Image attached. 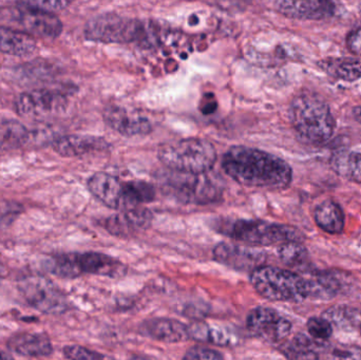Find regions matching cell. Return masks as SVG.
<instances>
[{
    "instance_id": "6da1fadb",
    "label": "cell",
    "mask_w": 361,
    "mask_h": 360,
    "mask_svg": "<svg viewBox=\"0 0 361 360\" xmlns=\"http://www.w3.org/2000/svg\"><path fill=\"white\" fill-rule=\"evenodd\" d=\"M223 170L237 183L267 190H286L292 183L288 163L269 152L246 146H233L225 152Z\"/></svg>"
},
{
    "instance_id": "7a4b0ae2",
    "label": "cell",
    "mask_w": 361,
    "mask_h": 360,
    "mask_svg": "<svg viewBox=\"0 0 361 360\" xmlns=\"http://www.w3.org/2000/svg\"><path fill=\"white\" fill-rule=\"evenodd\" d=\"M85 38L102 44H130L149 48L159 42L156 25L116 14H103L87 23Z\"/></svg>"
},
{
    "instance_id": "3957f363",
    "label": "cell",
    "mask_w": 361,
    "mask_h": 360,
    "mask_svg": "<svg viewBox=\"0 0 361 360\" xmlns=\"http://www.w3.org/2000/svg\"><path fill=\"white\" fill-rule=\"evenodd\" d=\"M290 120L305 143L320 145L334 135L335 120L330 106L313 93L297 95L290 105Z\"/></svg>"
},
{
    "instance_id": "277c9868",
    "label": "cell",
    "mask_w": 361,
    "mask_h": 360,
    "mask_svg": "<svg viewBox=\"0 0 361 360\" xmlns=\"http://www.w3.org/2000/svg\"><path fill=\"white\" fill-rule=\"evenodd\" d=\"M250 283L259 295L271 302H301L311 296L309 279L275 266L255 268Z\"/></svg>"
},
{
    "instance_id": "5b68a950",
    "label": "cell",
    "mask_w": 361,
    "mask_h": 360,
    "mask_svg": "<svg viewBox=\"0 0 361 360\" xmlns=\"http://www.w3.org/2000/svg\"><path fill=\"white\" fill-rule=\"evenodd\" d=\"M158 156L171 170L206 173L216 164V150L207 139L189 137L161 146Z\"/></svg>"
},
{
    "instance_id": "8992f818",
    "label": "cell",
    "mask_w": 361,
    "mask_h": 360,
    "mask_svg": "<svg viewBox=\"0 0 361 360\" xmlns=\"http://www.w3.org/2000/svg\"><path fill=\"white\" fill-rule=\"evenodd\" d=\"M207 173H180L169 169L161 178V186L167 196L183 204H212L222 199L223 188Z\"/></svg>"
},
{
    "instance_id": "52a82bcc",
    "label": "cell",
    "mask_w": 361,
    "mask_h": 360,
    "mask_svg": "<svg viewBox=\"0 0 361 360\" xmlns=\"http://www.w3.org/2000/svg\"><path fill=\"white\" fill-rule=\"evenodd\" d=\"M225 232L233 240L254 247L303 240L302 234L296 228L262 220H237Z\"/></svg>"
},
{
    "instance_id": "ba28073f",
    "label": "cell",
    "mask_w": 361,
    "mask_h": 360,
    "mask_svg": "<svg viewBox=\"0 0 361 360\" xmlns=\"http://www.w3.org/2000/svg\"><path fill=\"white\" fill-rule=\"evenodd\" d=\"M17 287L25 302L44 314L61 315L69 308L63 292L47 277L25 276L18 281Z\"/></svg>"
},
{
    "instance_id": "9c48e42d",
    "label": "cell",
    "mask_w": 361,
    "mask_h": 360,
    "mask_svg": "<svg viewBox=\"0 0 361 360\" xmlns=\"http://www.w3.org/2000/svg\"><path fill=\"white\" fill-rule=\"evenodd\" d=\"M88 190L106 206L116 211L141 206L137 201L135 180L123 181L107 173H97L88 180Z\"/></svg>"
},
{
    "instance_id": "30bf717a",
    "label": "cell",
    "mask_w": 361,
    "mask_h": 360,
    "mask_svg": "<svg viewBox=\"0 0 361 360\" xmlns=\"http://www.w3.org/2000/svg\"><path fill=\"white\" fill-rule=\"evenodd\" d=\"M70 92L63 89L42 88L27 91L17 97L15 109L19 116L40 120L63 111Z\"/></svg>"
},
{
    "instance_id": "8fae6325",
    "label": "cell",
    "mask_w": 361,
    "mask_h": 360,
    "mask_svg": "<svg viewBox=\"0 0 361 360\" xmlns=\"http://www.w3.org/2000/svg\"><path fill=\"white\" fill-rule=\"evenodd\" d=\"M246 327L255 337L271 344L283 342L292 332L290 321L267 306H258L250 311Z\"/></svg>"
},
{
    "instance_id": "7c38bea8",
    "label": "cell",
    "mask_w": 361,
    "mask_h": 360,
    "mask_svg": "<svg viewBox=\"0 0 361 360\" xmlns=\"http://www.w3.org/2000/svg\"><path fill=\"white\" fill-rule=\"evenodd\" d=\"M12 19L30 35L49 39L59 37L63 30V23L54 13L27 8L20 4L13 8Z\"/></svg>"
},
{
    "instance_id": "4fadbf2b",
    "label": "cell",
    "mask_w": 361,
    "mask_h": 360,
    "mask_svg": "<svg viewBox=\"0 0 361 360\" xmlns=\"http://www.w3.org/2000/svg\"><path fill=\"white\" fill-rule=\"evenodd\" d=\"M154 215L152 211L145 207L137 206L110 216L105 220L104 226L112 236L129 239L149 230Z\"/></svg>"
},
{
    "instance_id": "5bb4252c",
    "label": "cell",
    "mask_w": 361,
    "mask_h": 360,
    "mask_svg": "<svg viewBox=\"0 0 361 360\" xmlns=\"http://www.w3.org/2000/svg\"><path fill=\"white\" fill-rule=\"evenodd\" d=\"M214 259L223 266H228L233 270L250 273L255 268L263 266L265 255L262 252L256 251L254 247L233 244V243L222 242L214 247Z\"/></svg>"
},
{
    "instance_id": "9a60e30c",
    "label": "cell",
    "mask_w": 361,
    "mask_h": 360,
    "mask_svg": "<svg viewBox=\"0 0 361 360\" xmlns=\"http://www.w3.org/2000/svg\"><path fill=\"white\" fill-rule=\"evenodd\" d=\"M277 11L288 18L322 20L334 16L336 4L333 0H279Z\"/></svg>"
},
{
    "instance_id": "2e32d148",
    "label": "cell",
    "mask_w": 361,
    "mask_h": 360,
    "mask_svg": "<svg viewBox=\"0 0 361 360\" xmlns=\"http://www.w3.org/2000/svg\"><path fill=\"white\" fill-rule=\"evenodd\" d=\"M104 120L116 132L124 137H139L152 133V125L147 118L131 113L121 106H108L104 110Z\"/></svg>"
},
{
    "instance_id": "e0dca14e",
    "label": "cell",
    "mask_w": 361,
    "mask_h": 360,
    "mask_svg": "<svg viewBox=\"0 0 361 360\" xmlns=\"http://www.w3.org/2000/svg\"><path fill=\"white\" fill-rule=\"evenodd\" d=\"M75 261L80 276L90 274L109 278H120L125 276L127 273L126 266L120 260L97 252L75 253Z\"/></svg>"
},
{
    "instance_id": "ac0fdd59",
    "label": "cell",
    "mask_w": 361,
    "mask_h": 360,
    "mask_svg": "<svg viewBox=\"0 0 361 360\" xmlns=\"http://www.w3.org/2000/svg\"><path fill=\"white\" fill-rule=\"evenodd\" d=\"M52 146L55 152L65 158H78L92 152L104 151L109 148V144L103 137L80 135L57 137Z\"/></svg>"
},
{
    "instance_id": "d6986e66",
    "label": "cell",
    "mask_w": 361,
    "mask_h": 360,
    "mask_svg": "<svg viewBox=\"0 0 361 360\" xmlns=\"http://www.w3.org/2000/svg\"><path fill=\"white\" fill-rule=\"evenodd\" d=\"M140 331L144 336L165 344H177L190 340L187 325L175 319H149L142 323Z\"/></svg>"
},
{
    "instance_id": "ffe728a7",
    "label": "cell",
    "mask_w": 361,
    "mask_h": 360,
    "mask_svg": "<svg viewBox=\"0 0 361 360\" xmlns=\"http://www.w3.org/2000/svg\"><path fill=\"white\" fill-rule=\"evenodd\" d=\"M8 348L25 357H46L53 352L52 342L46 334L30 332L15 334L8 340Z\"/></svg>"
},
{
    "instance_id": "44dd1931",
    "label": "cell",
    "mask_w": 361,
    "mask_h": 360,
    "mask_svg": "<svg viewBox=\"0 0 361 360\" xmlns=\"http://www.w3.org/2000/svg\"><path fill=\"white\" fill-rule=\"evenodd\" d=\"M188 328L189 338L197 342H208L220 347L235 346L239 342L237 333L227 327L219 325H210L204 321H195Z\"/></svg>"
},
{
    "instance_id": "7402d4cb",
    "label": "cell",
    "mask_w": 361,
    "mask_h": 360,
    "mask_svg": "<svg viewBox=\"0 0 361 360\" xmlns=\"http://www.w3.org/2000/svg\"><path fill=\"white\" fill-rule=\"evenodd\" d=\"M37 49L34 36L20 30L0 27V52L12 56L25 57Z\"/></svg>"
},
{
    "instance_id": "603a6c76",
    "label": "cell",
    "mask_w": 361,
    "mask_h": 360,
    "mask_svg": "<svg viewBox=\"0 0 361 360\" xmlns=\"http://www.w3.org/2000/svg\"><path fill=\"white\" fill-rule=\"evenodd\" d=\"M322 71L337 80L353 82L361 78V57H329L318 63Z\"/></svg>"
},
{
    "instance_id": "cb8c5ba5",
    "label": "cell",
    "mask_w": 361,
    "mask_h": 360,
    "mask_svg": "<svg viewBox=\"0 0 361 360\" xmlns=\"http://www.w3.org/2000/svg\"><path fill=\"white\" fill-rule=\"evenodd\" d=\"M331 166L343 179L361 184V148H345L335 152Z\"/></svg>"
},
{
    "instance_id": "d4e9b609",
    "label": "cell",
    "mask_w": 361,
    "mask_h": 360,
    "mask_svg": "<svg viewBox=\"0 0 361 360\" xmlns=\"http://www.w3.org/2000/svg\"><path fill=\"white\" fill-rule=\"evenodd\" d=\"M314 220L318 228L330 235H339L345 228V213L338 203L326 200L316 206Z\"/></svg>"
},
{
    "instance_id": "484cf974",
    "label": "cell",
    "mask_w": 361,
    "mask_h": 360,
    "mask_svg": "<svg viewBox=\"0 0 361 360\" xmlns=\"http://www.w3.org/2000/svg\"><path fill=\"white\" fill-rule=\"evenodd\" d=\"M30 139V131L14 120H0V152L23 147Z\"/></svg>"
},
{
    "instance_id": "4316f807",
    "label": "cell",
    "mask_w": 361,
    "mask_h": 360,
    "mask_svg": "<svg viewBox=\"0 0 361 360\" xmlns=\"http://www.w3.org/2000/svg\"><path fill=\"white\" fill-rule=\"evenodd\" d=\"M310 290L313 299H331L338 295L343 289V283L336 275L329 272L319 273L313 279H309Z\"/></svg>"
},
{
    "instance_id": "83f0119b",
    "label": "cell",
    "mask_w": 361,
    "mask_h": 360,
    "mask_svg": "<svg viewBox=\"0 0 361 360\" xmlns=\"http://www.w3.org/2000/svg\"><path fill=\"white\" fill-rule=\"evenodd\" d=\"M44 268L50 274L61 278H78L80 277L75 261V253L56 254L47 258L44 262Z\"/></svg>"
},
{
    "instance_id": "f1b7e54d",
    "label": "cell",
    "mask_w": 361,
    "mask_h": 360,
    "mask_svg": "<svg viewBox=\"0 0 361 360\" xmlns=\"http://www.w3.org/2000/svg\"><path fill=\"white\" fill-rule=\"evenodd\" d=\"M322 316L328 319L332 325H336L339 329L350 331L356 329L361 323V313L356 309L348 306H334L329 309Z\"/></svg>"
},
{
    "instance_id": "f546056e",
    "label": "cell",
    "mask_w": 361,
    "mask_h": 360,
    "mask_svg": "<svg viewBox=\"0 0 361 360\" xmlns=\"http://www.w3.org/2000/svg\"><path fill=\"white\" fill-rule=\"evenodd\" d=\"M278 256L286 266L290 268H301L309 258V253L302 242L288 241L278 247Z\"/></svg>"
},
{
    "instance_id": "4dcf8cb0",
    "label": "cell",
    "mask_w": 361,
    "mask_h": 360,
    "mask_svg": "<svg viewBox=\"0 0 361 360\" xmlns=\"http://www.w3.org/2000/svg\"><path fill=\"white\" fill-rule=\"evenodd\" d=\"M314 344L315 342H311L307 336L298 334L290 344L283 347L282 353L290 359H317Z\"/></svg>"
},
{
    "instance_id": "1f68e13d",
    "label": "cell",
    "mask_w": 361,
    "mask_h": 360,
    "mask_svg": "<svg viewBox=\"0 0 361 360\" xmlns=\"http://www.w3.org/2000/svg\"><path fill=\"white\" fill-rule=\"evenodd\" d=\"M310 335L318 342L328 340L333 334V325L328 319L322 317H312L307 323Z\"/></svg>"
},
{
    "instance_id": "d6a6232c",
    "label": "cell",
    "mask_w": 361,
    "mask_h": 360,
    "mask_svg": "<svg viewBox=\"0 0 361 360\" xmlns=\"http://www.w3.org/2000/svg\"><path fill=\"white\" fill-rule=\"evenodd\" d=\"M72 2L73 0H20L19 4L44 12L55 13L65 10Z\"/></svg>"
},
{
    "instance_id": "836d02e7",
    "label": "cell",
    "mask_w": 361,
    "mask_h": 360,
    "mask_svg": "<svg viewBox=\"0 0 361 360\" xmlns=\"http://www.w3.org/2000/svg\"><path fill=\"white\" fill-rule=\"evenodd\" d=\"M63 355L66 359L73 360H97L106 359L105 355L99 354L94 351L89 350L85 347L78 346V345H72L63 348Z\"/></svg>"
},
{
    "instance_id": "e575fe53",
    "label": "cell",
    "mask_w": 361,
    "mask_h": 360,
    "mask_svg": "<svg viewBox=\"0 0 361 360\" xmlns=\"http://www.w3.org/2000/svg\"><path fill=\"white\" fill-rule=\"evenodd\" d=\"M23 207L15 202H0V228L10 225L17 216L21 213Z\"/></svg>"
},
{
    "instance_id": "d590c367",
    "label": "cell",
    "mask_w": 361,
    "mask_h": 360,
    "mask_svg": "<svg viewBox=\"0 0 361 360\" xmlns=\"http://www.w3.org/2000/svg\"><path fill=\"white\" fill-rule=\"evenodd\" d=\"M183 359L188 360H218L224 359V356H223L220 352H218V351L212 350V349L205 348V347L197 346L189 349Z\"/></svg>"
},
{
    "instance_id": "8d00e7d4",
    "label": "cell",
    "mask_w": 361,
    "mask_h": 360,
    "mask_svg": "<svg viewBox=\"0 0 361 360\" xmlns=\"http://www.w3.org/2000/svg\"><path fill=\"white\" fill-rule=\"evenodd\" d=\"M210 2L221 10L239 12V11L245 10L252 0H210Z\"/></svg>"
},
{
    "instance_id": "74e56055",
    "label": "cell",
    "mask_w": 361,
    "mask_h": 360,
    "mask_svg": "<svg viewBox=\"0 0 361 360\" xmlns=\"http://www.w3.org/2000/svg\"><path fill=\"white\" fill-rule=\"evenodd\" d=\"M347 46L353 54L361 57V25L350 32L347 37Z\"/></svg>"
},
{
    "instance_id": "f35d334b",
    "label": "cell",
    "mask_w": 361,
    "mask_h": 360,
    "mask_svg": "<svg viewBox=\"0 0 361 360\" xmlns=\"http://www.w3.org/2000/svg\"><path fill=\"white\" fill-rule=\"evenodd\" d=\"M353 116L354 118H355L356 122L361 124V106H357V107L354 108Z\"/></svg>"
},
{
    "instance_id": "ab89813d",
    "label": "cell",
    "mask_w": 361,
    "mask_h": 360,
    "mask_svg": "<svg viewBox=\"0 0 361 360\" xmlns=\"http://www.w3.org/2000/svg\"><path fill=\"white\" fill-rule=\"evenodd\" d=\"M13 359L11 355L6 354V352H2L1 350H0V359Z\"/></svg>"
},
{
    "instance_id": "60d3db41",
    "label": "cell",
    "mask_w": 361,
    "mask_h": 360,
    "mask_svg": "<svg viewBox=\"0 0 361 360\" xmlns=\"http://www.w3.org/2000/svg\"><path fill=\"white\" fill-rule=\"evenodd\" d=\"M360 332H361V323H360Z\"/></svg>"
}]
</instances>
